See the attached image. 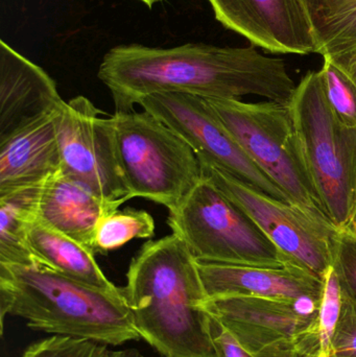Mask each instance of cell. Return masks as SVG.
Here are the masks:
<instances>
[{
    "label": "cell",
    "instance_id": "1",
    "mask_svg": "<svg viewBox=\"0 0 356 357\" xmlns=\"http://www.w3.org/2000/svg\"><path fill=\"white\" fill-rule=\"evenodd\" d=\"M98 77L110 90L115 112L134 111L141 98L159 92L221 100L257 96L288 105L297 87L282 59L265 56L254 45L123 44L105 54Z\"/></svg>",
    "mask_w": 356,
    "mask_h": 357
},
{
    "label": "cell",
    "instance_id": "2",
    "mask_svg": "<svg viewBox=\"0 0 356 357\" xmlns=\"http://www.w3.org/2000/svg\"><path fill=\"white\" fill-rule=\"evenodd\" d=\"M140 337L162 357H219L196 258L176 234L144 243L123 289Z\"/></svg>",
    "mask_w": 356,
    "mask_h": 357
},
{
    "label": "cell",
    "instance_id": "3",
    "mask_svg": "<svg viewBox=\"0 0 356 357\" xmlns=\"http://www.w3.org/2000/svg\"><path fill=\"white\" fill-rule=\"evenodd\" d=\"M8 314L33 331L104 345L141 339L123 289L90 287L40 264H0L1 328Z\"/></svg>",
    "mask_w": 356,
    "mask_h": 357
},
{
    "label": "cell",
    "instance_id": "4",
    "mask_svg": "<svg viewBox=\"0 0 356 357\" xmlns=\"http://www.w3.org/2000/svg\"><path fill=\"white\" fill-rule=\"evenodd\" d=\"M297 139L324 215L350 228L356 205V129L330 108L319 71L301 79L288 104Z\"/></svg>",
    "mask_w": 356,
    "mask_h": 357
},
{
    "label": "cell",
    "instance_id": "5",
    "mask_svg": "<svg viewBox=\"0 0 356 357\" xmlns=\"http://www.w3.org/2000/svg\"><path fill=\"white\" fill-rule=\"evenodd\" d=\"M115 150L130 199L142 197L176 209L203 180L192 148L159 121L144 112H115Z\"/></svg>",
    "mask_w": 356,
    "mask_h": 357
},
{
    "label": "cell",
    "instance_id": "6",
    "mask_svg": "<svg viewBox=\"0 0 356 357\" xmlns=\"http://www.w3.org/2000/svg\"><path fill=\"white\" fill-rule=\"evenodd\" d=\"M167 224L198 261L265 268L292 264L252 218L205 177L169 211Z\"/></svg>",
    "mask_w": 356,
    "mask_h": 357
},
{
    "label": "cell",
    "instance_id": "7",
    "mask_svg": "<svg viewBox=\"0 0 356 357\" xmlns=\"http://www.w3.org/2000/svg\"><path fill=\"white\" fill-rule=\"evenodd\" d=\"M203 98L251 160L293 204L324 215L303 160L288 105Z\"/></svg>",
    "mask_w": 356,
    "mask_h": 357
},
{
    "label": "cell",
    "instance_id": "8",
    "mask_svg": "<svg viewBox=\"0 0 356 357\" xmlns=\"http://www.w3.org/2000/svg\"><path fill=\"white\" fill-rule=\"evenodd\" d=\"M198 158L204 177L252 218L290 264L324 279L332 266V243L338 230L326 216L270 197L206 157Z\"/></svg>",
    "mask_w": 356,
    "mask_h": 357
},
{
    "label": "cell",
    "instance_id": "9",
    "mask_svg": "<svg viewBox=\"0 0 356 357\" xmlns=\"http://www.w3.org/2000/svg\"><path fill=\"white\" fill-rule=\"evenodd\" d=\"M251 357H319V314L305 316L295 301L230 296L206 302Z\"/></svg>",
    "mask_w": 356,
    "mask_h": 357
},
{
    "label": "cell",
    "instance_id": "10",
    "mask_svg": "<svg viewBox=\"0 0 356 357\" xmlns=\"http://www.w3.org/2000/svg\"><path fill=\"white\" fill-rule=\"evenodd\" d=\"M179 135L196 153L206 157L249 186L286 203V193L245 153L204 98L181 92H159L138 102Z\"/></svg>",
    "mask_w": 356,
    "mask_h": 357
},
{
    "label": "cell",
    "instance_id": "11",
    "mask_svg": "<svg viewBox=\"0 0 356 357\" xmlns=\"http://www.w3.org/2000/svg\"><path fill=\"white\" fill-rule=\"evenodd\" d=\"M62 169L108 201L129 197L115 150L112 119L85 96L65 102L56 115Z\"/></svg>",
    "mask_w": 356,
    "mask_h": 357
},
{
    "label": "cell",
    "instance_id": "12",
    "mask_svg": "<svg viewBox=\"0 0 356 357\" xmlns=\"http://www.w3.org/2000/svg\"><path fill=\"white\" fill-rule=\"evenodd\" d=\"M208 1L217 20L252 45L273 54H316L305 0Z\"/></svg>",
    "mask_w": 356,
    "mask_h": 357
},
{
    "label": "cell",
    "instance_id": "13",
    "mask_svg": "<svg viewBox=\"0 0 356 357\" xmlns=\"http://www.w3.org/2000/svg\"><path fill=\"white\" fill-rule=\"evenodd\" d=\"M196 264L208 299L255 296L288 301L307 297L321 302L323 296L324 279L294 264L265 268L198 260Z\"/></svg>",
    "mask_w": 356,
    "mask_h": 357
},
{
    "label": "cell",
    "instance_id": "14",
    "mask_svg": "<svg viewBox=\"0 0 356 357\" xmlns=\"http://www.w3.org/2000/svg\"><path fill=\"white\" fill-rule=\"evenodd\" d=\"M56 82L41 67L0 42V139L64 104Z\"/></svg>",
    "mask_w": 356,
    "mask_h": 357
},
{
    "label": "cell",
    "instance_id": "15",
    "mask_svg": "<svg viewBox=\"0 0 356 357\" xmlns=\"http://www.w3.org/2000/svg\"><path fill=\"white\" fill-rule=\"evenodd\" d=\"M129 199L108 201L85 183L60 169L42 184L36 218L95 255L94 237L98 222Z\"/></svg>",
    "mask_w": 356,
    "mask_h": 357
},
{
    "label": "cell",
    "instance_id": "16",
    "mask_svg": "<svg viewBox=\"0 0 356 357\" xmlns=\"http://www.w3.org/2000/svg\"><path fill=\"white\" fill-rule=\"evenodd\" d=\"M59 110L0 139V197L42 184L60 171L62 158L56 132Z\"/></svg>",
    "mask_w": 356,
    "mask_h": 357
},
{
    "label": "cell",
    "instance_id": "17",
    "mask_svg": "<svg viewBox=\"0 0 356 357\" xmlns=\"http://www.w3.org/2000/svg\"><path fill=\"white\" fill-rule=\"evenodd\" d=\"M27 245L37 264L90 287L106 291L118 289L105 276L92 252L37 218L29 224Z\"/></svg>",
    "mask_w": 356,
    "mask_h": 357
},
{
    "label": "cell",
    "instance_id": "18",
    "mask_svg": "<svg viewBox=\"0 0 356 357\" xmlns=\"http://www.w3.org/2000/svg\"><path fill=\"white\" fill-rule=\"evenodd\" d=\"M42 184L0 197V264H37L27 245V232L36 218Z\"/></svg>",
    "mask_w": 356,
    "mask_h": 357
},
{
    "label": "cell",
    "instance_id": "19",
    "mask_svg": "<svg viewBox=\"0 0 356 357\" xmlns=\"http://www.w3.org/2000/svg\"><path fill=\"white\" fill-rule=\"evenodd\" d=\"M316 54L322 56L356 42V0H305Z\"/></svg>",
    "mask_w": 356,
    "mask_h": 357
},
{
    "label": "cell",
    "instance_id": "20",
    "mask_svg": "<svg viewBox=\"0 0 356 357\" xmlns=\"http://www.w3.org/2000/svg\"><path fill=\"white\" fill-rule=\"evenodd\" d=\"M155 235L153 216L144 210L125 208L102 216L96 228L94 252L106 255L132 239L152 238Z\"/></svg>",
    "mask_w": 356,
    "mask_h": 357
},
{
    "label": "cell",
    "instance_id": "21",
    "mask_svg": "<svg viewBox=\"0 0 356 357\" xmlns=\"http://www.w3.org/2000/svg\"><path fill=\"white\" fill-rule=\"evenodd\" d=\"M330 108L345 127L356 129V87L336 66L324 60L319 70Z\"/></svg>",
    "mask_w": 356,
    "mask_h": 357
},
{
    "label": "cell",
    "instance_id": "22",
    "mask_svg": "<svg viewBox=\"0 0 356 357\" xmlns=\"http://www.w3.org/2000/svg\"><path fill=\"white\" fill-rule=\"evenodd\" d=\"M332 268L343 298L356 307V231L353 229L336 230L332 243Z\"/></svg>",
    "mask_w": 356,
    "mask_h": 357
},
{
    "label": "cell",
    "instance_id": "23",
    "mask_svg": "<svg viewBox=\"0 0 356 357\" xmlns=\"http://www.w3.org/2000/svg\"><path fill=\"white\" fill-rule=\"evenodd\" d=\"M342 310V291L336 273L330 266L324 276L319 312V357H332V343Z\"/></svg>",
    "mask_w": 356,
    "mask_h": 357
},
{
    "label": "cell",
    "instance_id": "24",
    "mask_svg": "<svg viewBox=\"0 0 356 357\" xmlns=\"http://www.w3.org/2000/svg\"><path fill=\"white\" fill-rule=\"evenodd\" d=\"M106 350L104 344L52 335L29 346L21 357H102Z\"/></svg>",
    "mask_w": 356,
    "mask_h": 357
},
{
    "label": "cell",
    "instance_id": "25",
    "mask_svg": "<svg viewBox=\"0 0 356 357\" xmlns=\"http://www.w3.org/2000/svg\"><path fill=\"white\" fill-rule=\"evenodd\" d=\"M332 357H356V307L342 296V310L332 343Z\"/></svg>",
    "mask_w": 356,
    "mask_h": 357
},
{
    "label": "cell",
    "instance_id": "26",
    "mask_svg": "<svg viewBox=\"0 0 356 357\" xmlns=\"http://www.w3.org/2000/svg\"><path fill=\"white\" fill-rule=\"evenodd\" d=\"M210 317L211 335L219 357H251L233 335L215 317Z\"/></svg>",
    "mask_w": 356,
    "mask_h": 357
},
{
    "label": "cell",
    "instance_id": "27",
    "mask_svg": "<svg viewBox=\"0 0 356 357\" xmlns=\"http://www.w3.org/2000/svg\"><path fill=\"white\" fill-rule=\"evenodd\" d=\"M323 58L342 71L356 87V42L341 46Z\"/></svg>",
    "mask_w": 356,
    "mask_h": 357
},
{
    "label": "cell",
    "instance_id": "28",
    "mask_svg": "<svg viewBox=\"0 0 356 357\" xmlns=\"http://www.w3.org/2000/svg\"><path fill=\"white\" fill-rule=\"evenodd\" d=\"M102 357H146L135 349L123 350V351H110L107 349Z\"/></svg>",
    "mask_w": 356,
    "mask_h": 357
},
{
    "label": "cell",
    "instance_id": "29",
    "mask_svg": "<svg viewBox=\"0 0 356 357\" xmlns=\"http://www.w3.org/2000/svg\"><path fill=\"white\" fill-rule=\"evenodd\" d=\"M139 1L144 2L146 6L152 8L155 3H157V2L163 1V0H139Z\"/></svg>",
    "mask_w": 356,
    "mask_h": 357
},
{
    "label": "cell",
    "instance_id": "30",
    "mask_svg": "<svg viewBox=\"0 0 356 357\" xmlns=\"http://www.w3.org/2000/svg\"><path fill=\"white\" fill-rule=\"evenodd\" d=\"M350 228L353 229V230L356 231V205H355V213H353V222H351Z\"/></svg>",
    "mask_w": 356,
    "mask_h": 357
}]
</instances>
